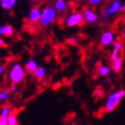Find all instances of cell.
Returning <instances> with one entry per match:
<instances>
[{"label": "cell", "instance_id": "cell-11", "mask_svg": "<svg viewBox=\"0 0 125 125\" xmlns=\"http://www.w3.org/2000/svg\"><path fill=\"white\" fill-rule=\"evenodd\" d=\"M13 112V109L10 105H5L0 109V118L3 119V120L6 121L7 118L11 115Z\"/></svg>", "mask_w": 125, "mask_h": 125}, {"label": "cell", "instance_id": "cell-9", "mask_svg": "<svg viewBox=\"0 0 125 125\" xmlns=\"http://www.w3.org/2000/svg\"><path fill=\"white\" fill-rule=\"evenodd\" d=\"M14 33V28L9 24L0 25V37H10Z\"/></svg>", "mask_w": 125, "mask_h": 125}, {"label": "cell", "instance_id": "cell-14", "mask_svg": "<svg viewBox=\"0 0 125 125\" xmlns=\"http://www.w3.org/2000/svg\"><path fill=\"white\" fill-rule=\"evenodd\" d=\"M53 7L58 12H64L68 8V2L66 0H55L53 3Z\"/></svg>", "mask_w": 125, "mask_h": 125}, {"label": "cell", "instance_id": "cell-28", "mask_svg": "<svg viewBox=\"0 0 125 125\" xmlns=\"http://www.w3.org/2000/svg\"><path fill=\"white\" fill-rule=\"evenodd\" d=\"M73 125H77V124H73Z\"/></svg>", "mask_w": 125, "mask_h": 125}, {"label": "cell", "instance_id": "cell-21", "mask_svg": "<svg viewBox=\"0 0 125 125\" xmlns=\"http://www.w3.org/2000/svg\"><path fill=\"white\" fill-rule=\"evenodd\" d=\"M7 90H8L9 93H15V92H17V86H15L14 84L9 85L8 88H7Z\"/></svg>", "mask_w": 125, "mask_h": 125}, {"label": "cell", "instance_id": "cell-10", "mask_svg": "<svg viewBox=\"0 0 125 125\" xmlns=\"http://www.w3.org/2000/svg\"><path fill=\"white\" fill-rule=\"evenodd\" d=\"M38 67H39V65H38L37 62H36L35 60H33V59H30L25 64V70H26V72L33 74V73L38 69Z\"/></svg>", "mask_w": 125, "mask_h": 125}, {"label": "cell", "instance_id": "cell-15", "mask_svg": "<svg viewBox=\"0 0 125 125\" xmlns=\"http://www.w3.org/2000/svg\"><path fill=\"white\" fill-rule=\"evenodd\" d=\"M122 67H123V62L121 58L111 61V68L115 73H120L122 70Z\"/></svg>", "mask_w": 125, "mask_h": 125}, {"label": "cell", "instance_id": "cell-7", "mask_svg": "<svg viewBox=\"0 0 125 125\" xmlns=\"http://www.w3.org/2000/svg\"><path fill=\"white\" fill-rule=\"evenodd\" d=\"M83 18H84V22L87 24H95L98 21V14L94 9L90 7H86L83 9Z\"/></svg>", "mask_w": 125, "mask_h": 125}, {"label": "cell", "instance_id": "cell-1", "mask_svg": "<svg viewBox=\"0 0 125 125\" xmlns=\"http://www.w3.org/2000/svg\"><path fill=\"white\" fill-rule=\"evenodd\" d=\"M7 77H8V80L11 82V84H14V85L21 84L25 80V77H26L25 67L21 62H13L8 70Z\"/></svg>", "mask_w": 125, "mask_h": 125}, {"label": "cell", "instance_id": "cell-2", "mask_svg": "<svg viewBox=\"0 0 125 125\" xmlns=\"http://www.w3.org/2000/svg\"><path fill=\"white\" fill-rule=\"evenodd\" d=\"M125 98V90L124 89H119L111 92L108 95L106 105H105V111L107 113H112L116 110V108L119 106L122 100Z\"/></svg>", "mask_w": 125, "mask_h": 125}, {"label": "cell", "instance_id": "cell-24", "mask_svg": "<svg viewBox=\"0 0 125 125\" xmlns=\"http://www.w3.org/2000/svg\"><path fill=\"white\" fill-rule=\"evenodd\" d=\"M0 125H7V123H6L5 120H3V119L0 118Z\"/></svg>", "mask_w": 125, "mask_h": 125}, {"label": "cell", "instance_id": "cell-17", "mask_svg": "<svg viewBox=\"0 0 125 125\" xmlns=\"http://www.w3.org/2000/svg\"><path fill=\"white\" fill-rule=\"evenodd\" d=\"M6 123H7V125H18L19 121H18V116H17V114L12 113L11 115H10V116L7 118Z\"/></svg>", "mask_w": 125, "mask_h": 125}, {"label": "cell", "instance_id": "cell-5", "mask_svg": "<svg viewBox=\"0 0 125 125\" xmlns=\"http://www.w3.org/2000/svg\"><path fill=\"white\" fill-rule=\"evenodd\" d=\"M84 23V18L81 11H73L70 12L65 19V25L68 28H74L81 26Z\"/></svg>", "mask_w": 125, "mask_h": 125}, {"label": "cell", "instance_id": "cell-12", "mask_svg": "<svg viewBox=\"0 0 125 125\" xmlns=\"http://www.w3.org/2000/svg\"><path fill=\"white\" fill-rule=\"evenodd\" d=\"M18 4V0H0V6L4 10H11Z\"/></svg>", "mask_w": 125, "mask_h": 125}, {"label": "cell", "instance_id": "cell-13", "mask_svg": "<svg viewBox=\"0 0 125 125\" xmlns=\"http://www.w3.org/2000/svg\"><path fill=\"white\" fill-rule=\"evenodd\" d=\"M46 74H47L46 68L42 67V66H39L38 69L33 73V76H34V78L36 80H43L44 78L46 77Z\"/></svg>", "mask_w": 125, "mask_h": 125}, {"label": "cell", "instance_id": "cell-20", "mask_svg": "<svg viewBox=\"0 0 125 125\" xmlns=\"http://www.w3.org/2000/svg\"><path fill=\"white\" fill-rule=\"evenodd\" d=\"M68 41L71 43V44H73V45H76L77 43H78V41H79V38H78V36H76V35H73V36H71V37L68 39Z\"/></svg>", "mask_w": 125, "mask_h": 125}, {"label": "cell", "instance_id": "cell-25", "mask_svg": "<svg viewBox=\"0 0 125 125\" xmlns=\"http://www.w3.org/2000/svg\"><path fill=\"white\" fill-rule=\"evenodd\" d=\"M122 37L125 39V27L123 28V31H122Z\"/></svg>", "mask_w": 125, "mask_h": 125}, {"label": "cell", "instance_id": "cell-22", "mask_svg": "<svg viewBox=\"0 0 125 125\" xmlns=\"http://www.w3.org/2000/svg\"><path fill=\"white\" fill-rule=\"evenodd\" d=\"M4 72H5V67H4V65H2L1 62H0V77L4 74Z\"/></svg>", "mask_w": 125, "mask_h": 125}, {"label": "cell", "instance_id": "cell-4", "mask_svg": "<svg viewBox=\"0 0 125 125\" xmlns=\"http://www.w3.org/2000/svg\"><path fill=\"white\" fill-rule=\"evenodd\" d=\"M122 4V0H111L110 3L107 5V7L103 10L102 18L104 20H110L112 17H114L116 13L120 11Z\"/></svg>", "mask_w": 125, "mask_h": 125}, {"label": "cell", "instance_id": "cell-16", "mask_svg": "<svg viewBox=\"0 0 125 125\" xmlns=\"http://www.w3.org/2000/svg\"><path fill=\"white\" fill-rule=\"evenodd\" d=\"M112 71V68H110V66L108 65H101L100 67H98L97 69V73L98 75H100L101 77H107L110 75V73Z\"/></svg>", "mask_w": 125, "mask_h": 125}, {"label": "cell", "instance_id": "cell-6", "mask_svg": "<svg viewBox=\"0 0 125 125\" xmlns=\"http://www.w3.org/2000/svg\"><path fill=\"white\" fill-rule=\"evenodd\" d=\"M116 41V34L112 30H106L100 36V43L103 47L112 46L113 43Z\"/></svg>", "mask_w": 125, "mask_h": 125}, {"label": "cell", "instance_id": "cell-23", "mask_svg": "<svg viewBox=\"0 0 125 125\" xmlns=\"http://www.w3.org/2000/svg\"><path fill=\"white\" fill-rule=\"evenodd\" d=\"M120 11H121V12H124V11H125V1H124V2L122 1L121 8H120Z\"/></svg>", "mask_w": 125, "mask_h": 125}, {"label": "cell", "instance_id": "cell-18", "mask_svg": "<svg viewBox=\"0 0 125 125\" xmlns=\"http://www.w3.org/2000/svg\"><path fill=\"white\" fill-rule=\"evenodd\" d=\"M9 94H10V93L8 92L7 89H2V90H0V102H5V101H7L8 97H9Z\"/></svg>", "mask_w": 125, "mask_h": 125}, {"label": "cell", "instance_id": "cell-26", "mask_svg": "<svg viewBox=\"0 0 125 125\" xmlns=\"http://www.w3.org/2000/svg\"><path fill=\"white\" fill-rule=\"evenodd\" d=\"M4 44V42H3V40H2V38L0 37V47H1V46Z\"/></svg>", "mask_w": 125, "mask_h": 125}, {"label": "cell", "instance_id": "cell-8", "mask_svg": "<svg viewBox=\"0 0 125 125\" xmlns=\"http://www.w3.org/2000/svg\"><path fill=\"white\" fill-rule=\"evenodd\" d=\"M40 18H41V9L39 7H33L30 9L28 14V20L30 23L37 24L40 22Z\"/></svg>", "mask_w": 125, "mask_h": 125}, {"label": "cell", "instance_id": "cell-27", "mask_svg": "<svg viewBox=\"0 0 125 125\" xmlns=\"http://www.w3.org/2000/svg\"><path fill=\"white\" fill-rule=\"evenodd\" d=\"M29 1H31V2H37L38 0H29Z\"/></svg>", "mask_w": 125, "mask_h": 125}, {"label": "cell", "instance_id": "cell-3", "mask_svg": "<svg viewBox=\"0 0 125 125\" xmlns=\"http://www.w3.org/2000/svg\"><path fill=\"white\" fill-rule=\"evenodd\" d=\"M58 11L52 5H47L43 9H41V18L39 24L41 27H48V26L52 25L55 20L58 19Z\"/></svg>", "mask_w": 125, "mask_h": 125}, {"label": "cell", "instance_id": "cell-19", "mask_svg": "<svg viewBox=\"0 0 125 125\" xmlns=\"http://www.w3.org/2000/svg\"><path fill=\"white\" fill-rule=\"evenodd\" d=\"M86 1L89 5H91V6H97V5L103 3L104 0H86Z\"/></svg>", "mask_w": 125, "mask_h": 125}]
</instances>
